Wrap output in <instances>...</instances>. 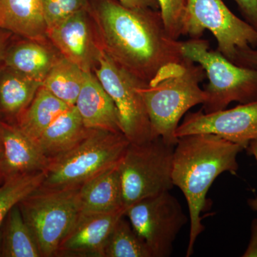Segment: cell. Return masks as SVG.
Instances as JSON below:
<instances>
[{"label":"cell","instance_id":"6da1fadb","mask_svg":"<svg viewBox=\"0 0 257 257\" xmlns=\"http://www.w3.org/2000/svg\"><path fill=\"white\" fill-rule=\"evenodd\" d=\"M96 19L103 50L144 82L186 59L180 42L167 33L160 10L133 9L117 0H101Z\"/></svg>","mask_w":257,"mask_h":257},{"label":"cell","instance_id":"7a4b0ae2","mask_svg":"<svg viewBox=\"0 0 257 257\" xmlns=\"http://www.w3.org/2000/svg\"><path fill=\"white\" fill-rule=\"evenodd\" d=\"M243 150L214 134H193L178 138L172 179L174 186L183 193L189 208L190 229L186 256L194 252L198 236L205 229L201 214L207 209V195L211 184L224 172L236 173L237 156Z\"/></svg>","mask_w":257,"mask_h":257},{"label":"cell","instance_id":"3957f363","mask_svg":"<svg viewBox=\"0 0 257 257\" xmlns=\"http://www.w3.org/2000/svg\"><path fill=\"white\" fill-rule=\"evenodd\" d=\"M207 77L202 66L186 58L164 67L140 87L150 123L152 138H162L176 145V130L184 114L204 104L207 94L200 83Z\"/></svg>","mask_w":257,"mask_h":257},{"label":"cell","instance_id":"277c9868","mask_svg":"<svg viewBox=\"0 0 257 257\" xmlns=\"http://www.w3.org/2000/svg\"><path fill=\"white\" fill-rule=\"evenodd\" d=\"M130 143L123 133L91 130L76 146L50 159L40 187H80L94 176L119 163Z\"/></svg>","mask_w":257,"mask_h":257},{"label":"cell","instance_id":"5b68a950","mask_svg":"<svg viewBox=\"0 0 257 257\" xmlns=\"http://www.w3.org/2000/svg\"><path fill=\"white\" fill-rule=\"evenodd\" d=\"M180 48L185 58L202 66L209 79L204 89V113L224 110L233 101L246 104L257 100V68L233 63L219 51L211 50L207 40L202 38L180 42Z\"/></svg>","mask_w":257,"mask_h":257},{"label":"cell","instance_id":"8992f818","mask_svg":"<svg viewBox=\"0 0 257 257\" xmlns=\"http://www.w3.org/2000/svg\"><path fill=\"white\" fill-rule=\"evenodd\" d=\"M80 187H39L18 205L42 257L55 256L82 213Z\"/></svg>","mask_w":257,"mask_h":257},{"label":"cell","instance_id":"52a82bcc","mask_svg":"<svg viewBox=\"0 0 257 257\" xmlns=\"http://www.w3.org/2000/svg\"><path fill=\"white\" fill-rule=\"evenodd\" d=\"M175 147L160 137L143 144L130 143L119 165L125 209L173 188Z\"/></svg>","mask_w":257,"mask_h":257},{"label":"cell","instance_id":"ba28073f","mask_svg":"<svg viewBox=\"0 0 257 257\" xmlns=\"http://www.w3.org/2000/svg\"><path fill=\"white\" fill-rule=\"evenodd\" d=\"M209 30L217 42V50L236 64L239 51L257 47V31L236 16L223 0H187L182 20V35L202 38Z\"/></svg>","mask_w":257,"mask_h":257},{"label":"cell","instance_id":"9c48e42d","mask_svg":"<svg viewBox=\"0 0 257 257\" xmlns=\"http://www.w3.org/2000/svg\"><path fill=\"white\" fill-rule=\"evenodd\" d=\"M96 77L114 101L121 132L130 143L152 140L151 123L140 87L145 83L117 62L104 50L95 67Z\"/></svg>","mask_w":257,"mask_h":257},{"label":"cell","instance_id":"30bf717a","mask_svg":"<svg viewBox=\"0 0 257 257\" xmlns=\"http://www.w3.org/2000/svg\"><path fill=\"white\" fill-rule=\"evenodd\" d=\"M124 216L152 257L170 256L177 235L189 221L178 199L170 191L128 206Z\"/></svg>","mask_w":257,"mask_h":257},{"label":"cell","instance_id":"8fae6325","mask_svg":"<svg viewBox=\"0 0 257 257\" xmlns=\"http://www.w3.org/2000/svg\"><path fill=\"white\" fill-rule=\"evenodd\" d=\"M200 133L214 134L245 150L257 140V100L209 114L189 112L176 130L177 138Z\"/></svg>","mask_w":257,"mask_h":257},{"label":"cell","instance_id":"7c38bea8","mask_svg":"<svg viewBox=\"0 0 257 257\" xmlns=\"http://www.w3.org/2000/svg\"><path fill=\"white\" fill-rule=\"evenodd\" d=\"M47 36L62 57L84 72H91L97 64L103 48L101 42L94 39L87 10L77 12L48 29Z\"/></svg>","mask_w":257,"mask_h":257},{"label":"cell","instance_id":"4fadbf2b","mask_svg":"<svg viewBox=\"0 0 257 257\" xmlns=\"http://www.w3.org/2000/svg\"><path fill=\"white\" fill-rule=\"evenodd\" d=\"M125 209L109 213H81L60 243L55 256L104 257V249Z\"/></svg>","mask_w":257,"mask_h":257},{"label":"cell","instance_id":"5bb4252c","mask_svg":"<svg viewBox=\"0 0 257 257\" xmlns=\"http://www.w3.org/2000/svg\"><path fill=\"white\" fill-rule=\"evenodd\" d=\"M0 138L3 146L4 178L45 172L50 159L38 144L24 133L18 125L0 121Z\"/></svg>","mask_w":257,"mask_h":257},{"label":"cell","instance_id":"9a60e30c","mask_svg":"<svg viewBox=\"0 0 257 257\" xmlns=\"http://www.w3.org/2000/svg\"><path fill=\"white\" fill-rule=\"evenodd\" d=\"M86 127L121 133L117 109L99 79L85 72L75 105Z\"/></svg>","mask_w":257,"mask_h":257},{"label":"cell","instance_id":"2e32d148","mask_svg":"<svg viewBox=\"0 0 257 257\" xmlns=\"http://www.w3.org/2000/svg\"><path fill=\"white\" fill-rule=\"evenodd\" d=\"M119 165V162L80 186L82 213H109L122 209L126 210Z\"/></svg>","mask_w":257,"mask_h":257},{"label":"cell","instance_id":"e0dca14e","mask_svg":"<svg viewBox=\"0 0 257 257\" xmlns=\"http://www.w3.org/2000/svg\"><path fill=\"white\" fill-rule=\"evenodd\" d=\"M0 30L43 42L47 36L42 0H0Z\"/></svg>","mask_w":257,"mask_h":257},{"label":"cell","instance_id":"ac0fdd59","mask_svg":"<svg viewBox=\"0 0 257 257\" xmlns=\"http://www.w3.org/2000/svg\"><path fill=\"white\" fill-rule=\"evenodd\" d=\"M90 130L86 127L77 107L71 106L45 130L37 143L47 158H53L76 146Z\"/></svg>","mask_w":257,"mask_h":257},{"label":"cell","instance_id":"d6986e66","mask_svg":"<svg viewBox=\"0 0 257 257\" xmlns=\"http://www.w3.org/2000/svg\"><path fill=\"white\" fill-rule=\"evenodd\" d=\"M59 57L42 42L27 40L7 50L5 67L43 83Z\"/></svg>","mask_w":257,"mask_h":257},{"label":"cell","instance_id":"ffe728a7","mask_svg":"<svg viewBox=\"0 0 257 257\" xmlns=\"http://www.w3.org/2000/svg\"><path fill=\"white\" fill-rule=\"evenodd\" d=\"M69 106L45 87H40L31 104L18 116V126L37 142L45 130Z\"/></svg>","mask_w":257,"mask_h":257},{"label":"cell","instance_id":"44dd1931","mask_svg":"<svg viewBox=\"0 0 257 257\" xmlns=\"http://www.w3.org/2000/svg\"><path fill=\"white\" fill-rule=\"evenodd\" d=\"M43 83L5 67L0 72V109L10 116H20L36 95Z\"/></svg>","mask_w":257,"mask_h":257},{"label":"cell","instance_id":"7402d4cb","mask_svg":"<svg viewBox=\"0 0 257 257\" xmlns=\"http://www.w3.org/2000/svg\"><path fill=\"white\" fill-rule=\"evenodd\" d=\"M1 237V253L5 257H42L31 230L25 222L19 205L10 211Z\"/></svg>","mask_w":257,"mask_h":257},{"label":"cell","instance_id":"603a6c76","mask_svg":"<svg viewBox=\"0 0 257 257\" xmlns=\"http://www.w3.org/2000/svg\"><path fill=\"white\" fill-rule=\"evenodd\" d=\"M85 72L79 66L59 57L54 64L42 87L69 106H74L82 89Z\"/></svg>","mask_w":257,"mask_h":257},{"label":"cell","instance_id":"cb8c5ba5","mask_svg":"<svg viewBox=\"0 0 257 257\" xmlns=\"http://www.w3.org/2000/svg\"><path fill=\"white\" fill-rule=\"evenodd\" d=\"M45 172L6 178L0 186V241L2 227L13 207L41 185Z\"/></svg>","mask_w":257,"mask_h":257},{"label":"cell","instance_id":"d4e9b609","mask_svg":"<svg viewBox=\"0 0 257 257\" xmlns=\"http://www.w3.org/2000/svg\"><path fill=\"white\" fill-rule=\"evenodd\" d=\"M123 216L106 242L104 257H152L146 243Z\"/></svg>","mask_w":257,"mask_h":257},{"label":"cell","instance_id":"484cf974","mask_svg":"<svg viewBox=\"0 0 257 257\" xmlns=\"http://www.w3.org/2000/svg\"><path fill=\"white\" fill-rule=\"evenodd\" d=\"M47 30L70 15L87 10V0H42Z\"/></svg>","mask_w":257,"mask_h":257},{"label":"cell","instance_id":"4316f807","mask_svg":"<svg viewBox=\"0 0 257 257\" xmlns=\"http://www.w3.org/2000/svg\"><path fill=\"white\" fill-rule=\"evenodd\" d=\"M167 33L178 40L182 35V20L187 0H157Z\"/></svg>","mask_w":257,"mask_h":257},{"label":"cell","instance_id":"83f0119b","mask_svg":"<svg viewBox=\"0 0 257 257\" xmlns=\"http://www.w3.org/2000/svg\"><path fill=\"white\" fill-rule=\"evenodd\" d=\"M245 21L257 31V0H234Z\"/></svg>","mask_w":257,"mask_h":257},{"label":"cell","instance_id":"f1b7e54d","mask_svg":"<svg viewBox=\"0 0 257 257\" xmlns=\"http://www.w3.org/2000/svg\"><path fill=\"white\" fill-rule=\"evenodd\" d=\"M236 64L249 68H257V50L249 47L239 51Z\"/></svg>","mask_w":257,"mask_h":257},{"label":"cell","instance_id":"f546056e","mask_svg":"<svg viewBox=\"0 0 257 257\" xmlns=\"http://www.w3.org/2000/svg\"><path fill=\"white\" fill-rule=\"evenodd\" d=\"M124 6L133 9H150L160 10L157 0H117Z\"/></svg>","mask_w":257,"mask_h":257},{"label":"cell","instance_id":"4dcf8cb0","mask_svg":"<svg viewBox=\"0 0 257 257\" xmlns=\"http://www.w3.org/2000/svg\"><path fill=\"white\" fill-rule=\"evenodd\" d=\"M242 256L257 257V219H253L251 224V239Z\"/></svg>","mask_w":257,"mask_h":257},{"label":"cell","instance_id":"1f68e13d","mask_svg":"<svg viewBox=\"0 0 257 257\" xmlns=\"http://www.w3.org/2000/svg\"><path fill=\"white\" fill-rule=\"evenodd\" d=\"M246 150L249 155L254 157L257 162V140L251 141ZM248 204L252 210L257 211V197L248 199Z\"/></svg>","mask_w":257,"mask_h":257},{"label":"cell","instance_id":"d6a6232c","mask_svg":"<svg viewBox=\"0 0 257 257\" xmlns=\"http://www.w3.org/2000/svg\"><path fill=\"white\" fill-rule=\"evenodd\" d=\"M10 38V32L0 30V66L2 62H4L5 54L7 52V45ZM1 72V69H0Z\"/></svg>","mask_w":257,"mask_h":257},{"label":"cell","instance_id":"836d02e7","mask_svg":"<svg viewBox=\"0 0 257 257\" xmlns=\"http://www.w3.org/2000/svg\"><path fill=\"white\" fill-rule=\"evenodd\" d=\"M3 143H2L1 138H0V173H3Z\"/></svg>","mask_w":257,"mask_h":257},{"label":"cell","instance_id":"e575fe53","mask_svg":"<svg viewBox=\"0 0 257 257\" xmlns=\"http://www.w3.org/2000/svg\"><path fill=\"white\" fill-rule=\"evenodd\" d=\"M4 175H3V173H0V184L4 181Z\"/></svg>","mask_w":257,"mask_h":257}]
</instances>
